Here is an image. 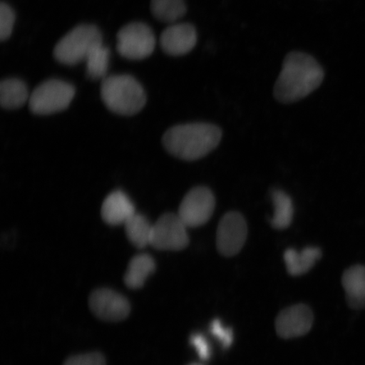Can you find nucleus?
I'll return each mask as SVG.
<instances>
[{
    "label": "nucleus",
    "mask_w": 365,
    "mask_h": 365,
    "mask_svg": "<svg viewBox=\"0 0 365 365\" xmlns=\"http://www.w3.org/2000/svg\"><path fill=\"white\" fill-rule=\"evenodd\" d=\"M325 78V72L316 58L303 52H291L282 63L274 86V97L282 103H293L308 97Z\"/></svg>",
    "instance_id": "f257e3e1"
},
{
    "label": "nucleus",
    "mask_w": 365,
    "mask_h": 365,
    "mask_svg": "<svg viewBox=\"0 0 365 365\" xmlns=\"http://www.w3.org/2000/svg\"><path fill=\"white\" fill-rule=\"evenodd\" d=\"M222 132L208 123H190L168 129L163 136V144L168 153L185 161L202 158L220 144Z\"/></svg>",
    "instance_id": "f03ea898"
},
{
    "label": "nucleus",
    "mask_w": 365,
    "mask_h": 365,
    "mask_svg": "<svg viewBox=\"0 0 365 365\" xmlns=\"http://www.w3.org/2000/svg\"><path fill=\"white\" fill-rule=\"evenodd\" d=\"M101 97L109 110L125 116L139 113L147 103L143 86L130 75L108 76L102 81Z\"/></svg>",
    "instance_id": "7ed1b4c3"
},
{
    "label": "nucleus",
    "mask_w": 365,
    "mask_h": 365,
    "mask_svg": "<svg viewBox=\"0 0 365 365\" xmlns=\"http://www.w3.org/2000/svg\"><path fill=\"white\" fill-rule=\"evenodd\" d=\"M103 44V36L97 26L81 24L74 27L58 41L53 49L56 61L66 66L86 61L90 53Z\"/></svg>",
    "instance_id": "20e7f679"
},
{
    "label": "nucleus",
    "mask_w": 365,
    "mask_h": 365,
    "mask_svg": "<svg viewBox=\"0 0 365 365\" xmlns=\"http://www.w3.org/2000/svg\"><path fill=\"white\" fill-rule=\"evenodd\" d=\"M74 86L65 81L49 79L42 82L30 95V110L38 115H48L65 110L74 98Z\"/></svg>",
    "instance_id": "39448f33"
},
{
    "label": "nucleus",
    "mask_w": 365,
    "mask_h": 365,
    "mask_svg": "<svg viewBox=\"0 0 365 365\" xmlns=\"http://www.w3.org/2000/svg\"><path fill=\"white\" fill-rule=\"evenodd\" d=\"M156 47L153 31L143 22H130L117 34V51L130 61H143L152 56Z\"/></svg>",
    "instance_id": "423d86ee"
},
{
    "label": "nucleus",
    "mask_w": 365,
    "mask_h": 365,
    "mask_svg": "<svg viewBox=\"0 0 365 365\" xmlns=\"http://www.w3.org/2000/svg\"><path fill=\"white\" fill-rule=\"evenodd\" d=\"M187 227L178 214H163L153 225L150 245L158 250H184L190 244Z\"/></svg>",
    "instance_id": "0eeeda50"
},
{
    "label": "nucleus",
    "mask_w": 365,
    "mask_h": 365,
    "mask_svg": "<svg viewBox=\"0 0 365 365\" xmlns=\"http://www.w3.org/2000/svg\"><path fill=\"white\" fill-rule=\"evenodd\" d=\"M216 207V199L212 191L205 186L191 189L185 195L178 215L188 227H198L207 223Z\"/></svg>",
    "instance_id": "6e6552de"
},
{
    "label": "nucleus",
    "mask_w": 365,
    "mask_h": 365,
    "mask_svg": "<svg viewBox=\"0 0 365 365\" xmlns=\"http://www.w3.org/2000/svg\"><path fill=\"white\" fill-rule=\"evenodd\" d=\"M247 236V222L243 215L238 212L226 213L219 222L217 230L218 252L223 257H235L244 247Z\"/></svg>",
    "instance_id": "1a4fd4ad"
},
{
    "label": "nucleus",
    "mask_w": 365,
    "mask_h": 365,
    "mask_svg": "<svg viewBox=\"0 0 365 365\" xmlns=\"http://www.w3.org/2000/svg\"><path fill=\"white\" fill-rule=\"evenodd\" d=\"M89 307L96 317L106 322L123 321L130 312L125 297L108 289L95 290L90 296Z\"/></svg>",
    "instance_id": "9d476101"
},
{
    "label": "nucleus",
    "mask_w": 365,
    "mask_h": 365,
    "mask_svg": "<svg viewBox=\"0 0 365 365\" xmlns=\"http://www.w3.org/2000/svg\"><path fill=\"white\" fill-rule=\"evenodd\" d=\"M197 31L190 23H173L160 36V46L168 56L179 57L192 51L197 43Z\"/></svg>",
    "instance_id": "9b49d317"
},
{
    "label": "nucleus",
    "mask_w": 365,
    "mask_h": 365,
    "mask_svg": "<svg viewBox=\"0 0 365 365\" xmlns=\"http://www.w3.org/2000/svg\"><path fill=\"white\" fill-rule=\"evenodd\" d=\"M314 322L312 310L305 304H295L282 310L276 319V331L282 339L307 335Z\"/></svg>",
    "instance_id": "f8f14e48"
},
{
    "label": "nucleus",
    "mask_w": 365,
    "mask_h": 365,
    "mask_svg": "<svg viewBox=\"0 0 365 365\" xmlns=\"http://www.w3.org/2000/svg\"><path fill=\"white\" fill-rule=\"evenodd\" d=\"M135 212L133 202L124 191L120 190L109 194L103 200L101 208L103 221L111 226L125 225Z\"/></svg>",
    "instance_id": "ddd939ff"
},
{
    "label": "nucleus",
    "mask_w": 365,
    "mask_h": 365,
    "mask_svg": "<svg viewBox=\"0 0 365 365\" xmlns=\"http://www.w3.org/2000/svg\"><path fill=\"white\" fill-rule=\"evenodd\" d=\"M346 301L354 309H365V267L354 264L344 272L341 277Z\"/></svg>",
    "instance_id": "4468645a"
},
{
    "label": "nucleus",
    "mask_w": 365,
    "mask_h": 365,
    "mask_svg": "<svg viewBox=\"0 0 365 365\" xmlns=\"http://www.w3.org/2000/svg\"><path fill=\"white\" fill-rule=\"evenodd\" d=\"M322 257V250L313 246L301 251L289 248L286 250L284 255L287 272L294 277L304 275L312 270Z\"/></svg>",
    "instance_id": "2eb2a0df"
},
{
    "label": "nucleus",
    "mask_w": 365,
    "mask_h": 365,
    "mask_svg": "<svg viewBox=\"0 0 365 365\" xmlns=\"http://www.w3.org/2000/svg\"><path fill=\"white\" fill-rule=\"evenodd\" d=\"M156 263L152 255L140 254L130 259L125 275V282L131 289L143 287L145 282L155 272Z\"/></svg>",
    "instance_id": "dca6fc26"
},
{
    "label": "nucleus",
    "mask_w": 365,
    "mask_h": 365,
    "mask_svg": "<svg viewBox=\"0 0 365 365\" xmlns=\"http://www.w3.org/2000/svg\"><path fill=\"white\" fill-rule=\"evenodd\" d=\"M30 95L25 82L17 78L3 80L0 84V104L6 109L20 108L29 102Z\"/></svg>",
    "instance_id": "f3484780"
},
{
    "label": "nucleus",
    "mask_w": 365,
    "mask_h": 365,
    "mask_svg": "<svg viewBox=\"0 0 365 365\" xmlns=\"http://www.w3.org/2000/svg\"><path fill=\"white\" fill-rule=\"evenodd\" d=\"M274 207L271 225L277 230H284L291 225L294 217V204L290 196L279 189L272 191Z\"/></svg>",
    "instance_id": "a211bd4d"
},
{
    "label": "nucleus",
    "mask_w": 365,
    "mask_h": 365,
    "mask_svg": "<svg viewBox=\"0 0 365 365\" xmlns=\"http://www.w3.org/2000/svg\"><path fill=\"white\" fill-rule=\"evenodd\" d=\"M153 225L143 214L135 212L125 223L128 239L137 248L147 247L150 245Z\"/></svg>",
    "instance_id": "6ab92c4d"
},
{
    "label": "nucleus",
    "mask_w": 365,
    "mask_h": 365,
    "mask_svg": "<svg viewBox=\"0 0 365 365\" xmlns=\"http://www.w3.org/2000/svg\"><path fill=\"white\" fill-rule=\"evenodd\" d=\"M150 11L157 20L170 25L185 16L187 6L185 0H152Z\"/></svg>",
    "instance_id": "aec40b11"
},
{
    "label": "nucleus",
    "mask_w": 365,
    "mask_h": 365,
    "mask_svg": "<svg viewBox=\"0 0 365 365\" xmlns=\"http://www.w3.org/2000/svg\"><path fill=\"white\" fill-rule=\"evenodd\" d=\"M110 50L103 44L98 46L86 59V76L91 80H101L108 76Z\"/></svg>",
    "instance_id": "412c9836"
},
{
    "label": "nucleus",
    "mask_w": 365,
    "mask_h": 365,
    "mask_svg": "<svg viewBox=\"0 0 365 365\" xmlns=\"http://www.w3.org/2000/svg\"><path fill=\"white\" fill-rule=\"evenodd\" d=\"M16 21V14L6 2L0 4V39L2 42L10 38Z\"/></svg>",
    "instance_id": "4be33fe9"
},
{
    "label": "nucleus",
    "mask_w": 365,
    "mask_h": 365,
    "mask_svg": "<svg viewBox=\"0 0 365 365\" xmlns=\"http://www.w3.org/2000/svg\"><path fill=\"white\" fill-rule=\"evenodd\" d=\"M210 331L220 342L223 349L230 348L234 341V332L231 328L222 325L220 319H213L210 325Z\"/></svg>",
    "instance_id": "5701e85b"
},
{
    "label": "nucleus",
    "mask_w": 365,
    "mask_h": 365,
    "mask_svg": "<svg viewBox=\"0 0 365 365\" xmlns=\"http://www.w3.org/2000/svg\"><path fill=\"white\" fill-rule=\"evenodd\" d=\"M63 365H106V360L99 353H89L72 356Z\"/></svg>",
    "instance_id": "b1692460"
},
{
    "label": "nucleus",
    "mask_w": 365,
    "mask_h": 365,
    "mask_svg": "<svg viewBox=\"0 0 365 365\" xmlns=\"http://www.w3.org/2000/svg\"><path fill=\"white\" fill-rule=\"evenodd\" d=\"M190 342L191 346L195 349L196 353L198 354L200 359L205 361V360L211 358V346H209V342L204 335L200 334V333H194L190 336Z\"/></svg>",
    "instance_id": "393cba45"
},
{
    "label": "nucleus",
    "mask_w": 365,
    "mask_h": 365,
    "mask_svg": "<svg viewBox=\"0 0 365 365\" xmlns=\"http://www.w3.org/2000/svg\"><path fill=\"white\" fill-rule=\"evenodd\" d=\"M190 365H202V364H191Z\"/></svg>",
    "instance_id": "a878e982"
}]
</instances>
